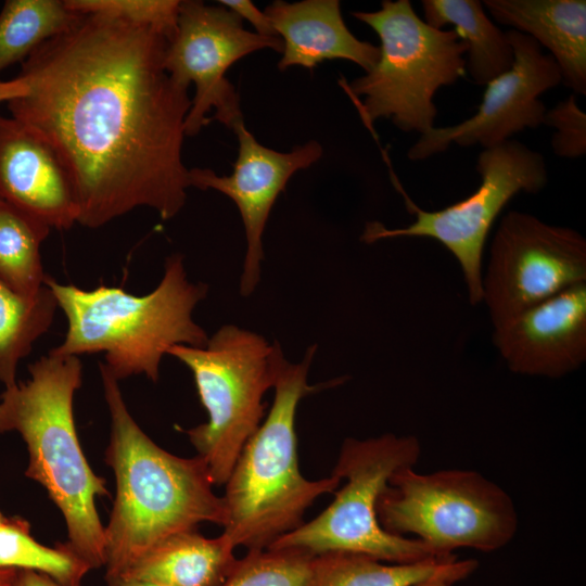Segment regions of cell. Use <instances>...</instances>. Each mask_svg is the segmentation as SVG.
<instances>
[{"mask_svg":"<svg viewBox=\"0 0 586 586\" xmlns=\"http://www.w3.org/2000/svg\"><path fill=\"white\" fill-rule=\"evenodd\" d=\"M167 43L153 28L78 13L22 63L27 91L9 112L56 154L85 227L140 206L168 220L186 204L192 102L164 67Z\"/></svg>","mask_w":586,"mask_h":586,"instance_id":"obj_1","label":"cell"},{"mask_svg":"<svg viewBox=\"0 0 586 586\" xmlns=\"http://www.w3.org/2000/svg\"><path fill=\"white\" fill-rule=\"evenodd\" d=\"M111 416L105 462L115 475V498L104 527L105 579L123 576L165 538L209 522L224 526L222 496L213 491L206 462L156 445L131 417L118 381L100 362Z\"/></svg>","mask_w":586,"mask_h":586,"instance_id":"obj_2","label":"cell"},{"mask_svg":"<svg viewBox=\"0 0 586 586\" xmlns=\"http://www.w3.org/2000/svg\"><path fill=\"white\" fill-rule=\"evenodd\" d=\"M28 371L27 381L0 395V434L22 436L28 451L25 475L42 485L62 512L68 545L91 569L104 566V526L95 499L109 493L85 457L73 410L82 379L80 359L48 353Z\"/></svg>","mask_w":586,"mask_h":586,"instance_id":"obj_3","label":"cell"},{"mask_svg":"<svg viewBox=\"0 0 586 586\" xmlns=\"http://www.w3.org/2000/svg\"><path fill=\"white\" fill-rule=\"evenodd\" d=\"M44 284L67 319L64 341L49 354L104 353L103 365L117 381L145 374L156 382L162 358L170 347H204L208 341L192 316L208 285L188 279L181 254L166 258L158 285L141 296L104 284L84 290L49 276Z\"/></svg>","mask_w":586,"mask_h":586,"instance_id":"obj_4","label":"cell"},{"mask_svg":"<svg viewBox=\"0 0 586 586\" xmlns=\"http://www.w3.org/2000/svg\"><path fill=\"white\" fill-rule=\"evenodd\" d=\"M316 349V344L308 346L303 359L293 364L283 352L279 354L275 397L267 418L245 443L225 483L222 535L234 548H268L303 524L313 502L334 493L341 483L333 474L307 480L298 467L295 417L300 402L346 380L309 385L307 377Z\"/></svg>","mask_w":586,"mask_h":586,"instance_id":"obj_5","label":"cell"},{"mask_svg":"<svg viewBox=\"0 0 586 586\" xmlns=\"http://www.w3.org/2000/svg\"><path fill=\"white\" fill-rule=\"evenodd\" d=\"M380 38L377 64L341 82L367 126L385 118L420 135L434 126L436 91L466 74V44L454 30L429 25L409 0H383L373 12H353Z\"/></svg>","mask_w":586,"mask_h":586,"instance_id":"obj_6","label":"cell"},{"mask_svg":"<svg viewBox=\"0 0 586 586\" xmlns=\"http://www.w3.org/2000/svg\"><path fill=\"white\" fill-rule=\"evenodd\" d=\"M420 455L421 445L413 435L346 438L332 472L346 483L333 501L268 548H294L315 556L351 552L388 563L454 558L436 555L416 538L386 532L378 519V500L391 476L400 469L413 468Z\"/></svg>","mask_w":586,"mask_h":586,"instance_id":"obj_7","label":"cell"},{"mask_svg":"<svg viewBox=\"0 0 586 586\" xmlns=\"http://www.w3.org/2000/svg\"><path fill=\"white\" fill-rule=\"evenodd\" d=\"M282 348L234 324L220 327L204 347L175 345L168 355L193 374L208 420L186 431L207 464L214 486L225 485L245 443L265 416Z\"/></svg>","mask_w":586,"mask_h":586,"instance_id":"obj_8","label":"cell"},{"mask_svg":"<svg viewBox=\"0 0 586 586\" xmlns=\"http://www.w3.org/2000/svg\"><path fill=\"white\" fill-rule=\"evenodd\" d=\"M377 514L386 532L412 535L441 557H454L459 548L496 551L518 531L510 495L467 469L396 471L378 500Z\"/></svg>","mask_w":586,"mask_h":586,"instance_id":"obj_9","label":"cell"},{"mask_svg":"<svg viewBox=\"0 0 586 586\" xmlns=\"http://www.w3.org/2000/svg\"><path fill=\"white\" fill-rule=\"evenodd\" d=\"M481 176L477 189L463 200L438 211H424L403 190L405 205L415 220L402 228L367 222L360 240L371 244L402 237L430 238L440 242L458 262L469 302H482L483 252L497 216L519 192L537 193L548 182L544 156L518 140H506L484 149L476 160Z\"/></svg>","mask_w":586,"mask_h":586,"instance_id":"obj_10","label":"cell"},{"mask_svg":"<svg viewBox=\"0 0 586 586\" xmlns=\"http://www.w3.org/2000/svg\"><path fill=\"white\" fill-rule=\"evenodd\" d=\"M583 282L586 240L579 232L524 212L502 216L482 276V302L494 328Z\"/></svg>","mask_w":586,"mask_h":586,"instance_id":"obj_11","label":"cell"},{"mask_svg":"<svg viewBox=\"0 0 586 586\" xmlns=\"http://www.w3.org/2000/svg\"><path fill=\"white\" fill-rule=\"evenodd\" d=\"M279 37H266L245 29L243 21L229 9L203 1H180L177 29L168 41L164 67L182 88L195 87L186 118V136H195L211 119L232 129L243 120L240 97L226 77L239 60L263 49L282 52Z\"/></svg>","mask_w":586,"mask_h":586,"instance_id":"obj_12","label":"cell"},{"mask_svg":"<svg viewBox=\"0 0 586 586\" xmlns=\"http://www.w3.org/2000/svg\"><path fill=\"white\" fill-rule=\"evenodd\" d=\"M507 37L514 52L513 64L486 85L476 113L457 125L422 133L407 152L411 161L445 152L450 143L491 148L543 124L547 109L539 95L562 82L560 68L532 37L514 29L507 31Z\"/></svg>","mask_w":586,"mask_h":586,"instance_id":"obj_13","label":"cell"},{"mask_svg":"<svg viewBox=\"0 0 586 586\" xmlns=\"http://www.w3.org/2000/svg\"><path fill=\"white\" fill-rule=\"evenodd\" d=\"M232 130L239 143L232 174L219 176L209 168H192L189 169V184L200 190H216L235 203L246 238L240 293L249 296L260 281L262 239L271 208L290 178L319 161L322 146L311 140L289 152H279L259 143L244 119Z\"/></svg>","mask_w":586,"mask_h":586,"instance_id":"obj_14","label":"cell"},{"mask_svg":"<svg viewBox=\"0 0 586 586\" xmlns=\"http://www.w3.org/2000/svg\"><path fill=\"white\" fill-rule=\"evenodd\" d=\"M493 344L513 373L558 379L586 361V282L494 328Z\"/></svg>","mask_w":586,"mask_h":586,"instance_id":"obj_15","label":"cell"},{"mask_svg":"<svg viewBox=\"0 0 586 586\" xmlns=\"http://www.w3.org/2000/svg\"><path fill=\"white\" fill-rule=\"evenodd\" d=\"M0 201L49 229H69L78 207L53 150L12 116L0 114Z\"/></svg>","mask_w":586,"mask_h":586,"instance_id":"obj_16","label":"cell"},{"mask_svg":"<svg viewBox=\"0 0 586 586\" xmlns=\"http://www.w3.org/2000/svg\"><path fill=\"white\" fill-rule=\"evenodd\" d=\"M264 12L282 40L280 71L292 66L311 69L326 60H347L367 73L378 62L379 47L352 34L339 0H277Z\"/></svg>","mask_w":586,"mask_h":586,"instance_id":"obj_17","label":"cell"},{"mask_svg":"<svg viewBox=\"0 0 586 586\" xmlns=\"http://www.w3.org/2000/svg\"><path fill=\"white\" fill-rule=\"evenodd\" d=\"M500 24L532 37L558 64L562 82L586 93L585 0H485Z\"/></svg>","mask_w":586,"mask_h":586,"instance_id":"obj_18","label":"cell"},{"mask_svg":"<svg viewBox=\"0 0 586 586\" xmlns=\"http://www.w3.org/2000/svg\"><path fill=\"white\" fill-rule=\"evenodd\" d=\"M235 548L221 534H174L149 550L123 576L158 586H222L234 568Z\"/></svg>","mask_w":586,"mask_h":586,"instance_id":"obj_19","label":"cell"},{"mask_svg":"<svg viewBox=\"0 0 586 586\" xmlns=\"http://www.w3.org/2000/svg\"><path fill=\"white\" fill-rule=\"evenodd\" d=\"M424 21L438 29L454 25L467 48L466 72L477 85L507 72L514 52L507 37L486 15L479 0H423Z\"/></svg>","mask_w":586,"mask_h":586,"instance_id":"obj_20","label":"cell"},{"mask_svg":"<svg viewBox=\"0 0 586 586\" xmlns=\"http://www.w3.org/2000/svg\"><path fill=\"white\" fill-rule=\"evenodd\" d=\"M58 308L52 291L44 284L38 294L22 296L0 282V382L16 385L18 361L44 334Z\"/></svg>","mask_w":586,"mask_h":586,"instance_id":"obj_21","label":"cell"},{"mask_svg":"<svg viewBox=\"0 0 586 586\" xmlns=\"http://www.w3.org/2000/svg\"><path fill=\"white\" fill-rule=\"evenodd\" d=\"M78 13L61 0H8L0 12V73L24 62L39 46L61 34Z\"/></svg>","mask_w":586,"mask_h":586,"instance_id":"obj_22","label":"cell"},{"mask_svg":"<svg viewBox=\"0 0 586 586\" xmlns=\"http://www.w3.org/2000/svg\"><path fill=\"white\" fill-rule=\"evenodd\" d=\"M0 201V282L26 297L44 285L40 245L50 233Z\"/></svg>","mask_w":586,"mask_h":586,"instance_id":"obj_23","label":"cell"},{"mask_svg":"<svg viewBox=\"0 0 586 586\" xmlns=\"http://www.w3.org/2000/svg\"><path fill=\"white\" fill-rule=\"evenodd\" d=\"M0 569L36 571L67 586H81L91 570L67 542L53 548L36 542L21 517H4L0 523Z\"/></svg>","mask_w":586,"mask_h":586,"instance_id":"obj_24","label":"cell"},{"mask_svg":"<svg viewBox=\"0 0 586 586\" xmlns=\"http://www.w3.org/2000/svg\"><path fill=\"white\" fill-rule=\"evenodd\" d=\"M453 559L388 563L365 555L328 552L316 558L314 586H410L432 576Z\"/></svg>","mask_w":586,"mask_h":586,"instance_id":"obj_25","label":"cell"},{"mask_svg":"<svg viewBox=\"0 0 586 586\" xmlns=\"http://www.w3.org/2000/svg\"><path fill=\"white\" fill-rule=\"evenodd\" d=\"M316 558L294 548L251 549L222 586H314Z\"/></svg>","mask_w":586,"mask_h":586,"instance_id":"obj_26","label":"cell"},{"mask_svg":"<svg viewBox=\"0 0 586 586\" xmlns=\"http://www.w3.org/2000/svg\"><path fill=\"white\" fill-rule=\"evenodd\" d=\"M78 13L101 14L137 26L150 27L168 41L177 29L179 0H64Z\"/></svg>","mask_w":586,"mask_h":586,"instance_id":"obj_27","label":"cell"},{"mask_svg":"<svg viewBox=\"0 0 586 586\" xmlns=\"http://www.w3.org/2000/svg\"><path fill=\"white\" fill-rule=\"evenodd\" d=\"M543 124L556 129L551 146L561 157L575 158L586 152V115L577 105L575 95L546 111Z\"/></svg>","mask_w":586,"mask_h":586,"instance_id":"obj_28","label":"cell"},{"mask_svg":"<svg viewBox=\"0 0 586 586\" xmlns=\"http://www.w3.org/2000/svg\"><path fill=\"white\" fill-rule=\"evenodd\" d=\"M479 566L473 559L446 562L435 574L410 586H454L470 576Z\"/></svg>","mask_w":586,"mask_h":586,"instance_id":"obj_29","label":"cell"},{"mask_svg":"<svg viewBox=\"0 0 586 586\" xmlns=\"http://www.w3.org/2000/svg\"><path fill=\"white\" fill-rule=\"evenodd\" d=\"M217 3L234 12L242 21H247L256 34L266 37H278L269 17L251 0H219Z\"/></svg>","mask_w":586,"mask_h":586,"instance_id":"obj_30","label":"cell"},{"mask_svg":"<svg viewBox=\"0 0 586 586\" xmlns=\"http://www.w3.org/2000/svg\"><path fill=\"white\" fill-rule=\"evenodd\" d=\"M12 586H67L52 577L31 570H17Z\"/></svg>","mask_w":586,"mask_h":586,"instance_id":"obj_31","label":"cell"},{"mask_svg":"<svg viewBox=\"0 0 586 586\" xmlns=\"http://www.w3.org/2000/svg\"><path fill=\"white\" fill-rule=\"evenodd\" d=\"M26 91L27 86L20 77L11 80H0V103L10 102L15 98L24 95Z\"/></svg>","mask_w":586,"mask_h":586,"instance_id":"obj_32","label":"cell"},{"mask_svg":"<svg viewBox=\"0 0 586 586\" xmlns=\"http://www.w3.org/2000/svg\"><path fill=\"white\" fill-rule=\"evenodd\" d=\"M109 586H158L153 583L129 578V577H117L106 582Z\"/></svg>","mask_w":586,"mask_h":586,"instance_id":"obj_33","label":"cell"},{"mask_svg":"<svg viewBox=\"0 0 586 586\" xmlns=\"http://www.w3.org/2000/svg\"><path fill=\"white\" fill-rule=\"evenodd\" d=\"M16 571V569H0V586H12Z\"/></svg>","mask_w":586,"mask_h":586,"instance_id":"obj_34","label":"cell"},{"mask_svg":"<svg viewBox=\"0 0 586 586\" xmlns=\"http://www.w3.org/2000/svg\"><path fill=\"white\" fill-rule=\"evenodd\" d=\"M5 515H3L1 512H0V523L2 522V520L4 519Z\"/></svg>","mask_w":586,"mask_h":586,"instance_id":"obj_35","label":"cell"}]
</instances>
